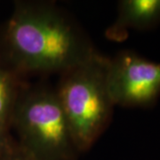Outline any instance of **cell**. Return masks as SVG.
<instances>
[{"mask_svg":"<svg viewBox=\"0 0 160 160\" xmlns=\"http://www.w3.org/2000/svg\"><path fill=\"white\" fill-rule=\"evenodd\" d=\"M96 52L86 34L54 4L16 2L0 55L16 74L60 73Z\"/></svg>","mask_w":160,"mask_h":160,"instance_id":"6da1fadb","label":"cell"},{"mask_svg":"<svg viewBox=\"0 0 160 160\" xmlns=\"http://www.w3.org/2000/svg\"><path fill=\"white\" fill-rule=\"evenodd\" d=\"M109 58L95 52L62 75L56 89L78 151L96 142L108 126L114 108L107 86Z\"/></svg>","mask_w":160,"mask_h":160,"instance_id":"7a4b0ae2","label":"cell"},{"mask_svg":"<svg viewBox=\"0 0 160 160\" xmlns=\"http://www.w3.org/2000/svg\"><path fill=\"white\" fill-rule=\"evenodd\" d=\"M10 128L19 146L38 160H73L79 153L55 90L22 87Z\"/></svg>","mask_w":160,"mask_h":160,"instance_id":"3957f363","label":"cell"},{"mask_svg":"<svg viewBox=\"0 0 160 160\" xmlns=\"http://www.w3.org/2000/svg\"><path fill=\"white\" fill-rule=\"evenodd\" d=\"M107 86L114 106L150 108L160 96V63L121 52L109 58Z\"/></svg>","mask_w":160,"mask_h":160,"instance_id":"277c9868","label":"cell"},{"mask_svg":"<svg viewBox=\"0 0 160 160\" xmlns=\"http://www.w3.org/2000/svg\"><path fill=\"white\" fill-rule=\"evenodd\" d=\"M160 25V0L120 1L118 15L106 30L109 40L122 42L130 30H148Z\"/></svg>","mask_w":160,"mask_h":160,"instance_id":"5b68a950","label":"cell"},{"mask_svg":"<svg viewBox=\"0 0 160 160\" xmlns=\"http://www.w3.org/2000/svg\"><path fill=\"white\" fill-rule=\"evenodd\" d=\"M22 88L18 74L8 67L0 55V123L9 129L12 113Z\"/></svg>","mask_w":160,"mask_h":160,"instance_id":"8992f818","label":"cell"},{"mask_svg":"<svg viewBox=\"0 0 160 160\" xmlns=\"http://www.w3.org/2000/svg\"><path fill=\"white\" fill-rule=\"evenodd\" d=\"M0 160H38L34 156L29 154L25 149L19 146L16 142L13 143L11 149Z\"/></svg>","mask_w":160,"mask_h":160,"instance_id":"52a82bcc","label":"cell"},{"mask_svg":"<svg viewBox=\"0 0 160 160\" xmlns=\"http://www.w3.org/2000/svg\"><path fill=\"white\" fill-rule=\"evenodd\" d=\"M14 142L10 135V129L0 123V158L11 149Z\"/></svg>","mask_w":160,"mask_h":160,"instance_id":"ba28073f","label":"cell"}]
</instances>
